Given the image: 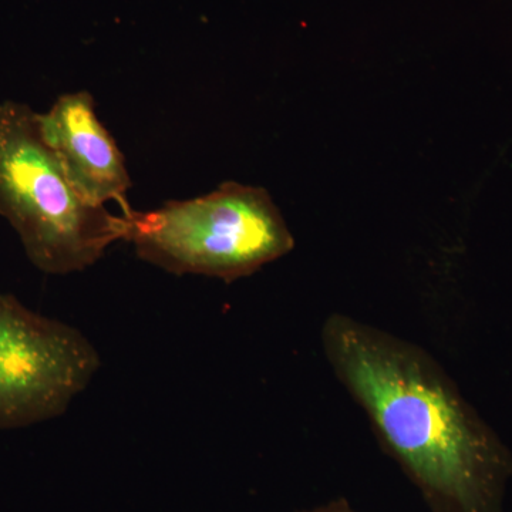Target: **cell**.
<instances>
[{"mask_svg": "<svg viewBox=\"0 0 512 512\" xmlns=\"http://www.w3.org/2000/svg\"><path fill=\"white\" fill-rule=\"evenodd\" d=\"M322 345L380 443L433 512H504L512 454L426 352L332 315Z\"/></svg>", "mask_w": 512, "mask_h": 512, "instance_id": "1", "label": "cell"}, {"mask_svg": "<svg viewBox=\"0 0 512 512\" xmlns=\"http://www.w3.org/2000/svg\"><path fill=\"white\" fill-rule=\"evenodd\" d=\"M138 258L174 275L231 284L282 258L295 239L264 188L227 181L202 197L124 215Z\"/></svg>", "mask_w": 512, "mask_h": 512, "instance_id": "3", "label": "cell"}, {"mask_svg": "<svg viewBox=\"0 0 512 512\" xmlns=\"http://www.w3.org/2000/svg\"><path fill=\"white\" fill-rule=\"evenodd\" d=\"M39 126L84 200L97 207L114 201L123 215L133 212L127 200L131 180L126 161L116 140L97 119L92 94H62L46 113H39Z\"/></svg>", "mask_w": 512, "mask_h": 512, "instance_id": "5", "label": "cell"}, {"mask_svg": "<svg viewBox=\"0 0 512 512\" xmlns=\"http://www.w3.org/2000/svg\"><path fill=\"white\" fill-rule=\"evenodd\" d=\"M0 217L49 275L84 271L126 231L124 215L77 192L42 136L39 113L15 100L0 103Z\"/></svg>", "mask_w": 512, "mask_h": 512, "instance_id": "2", "label": "cell"}, {"mask_svg": "<svg viewBox=\"0 0 512 512\" xmlns=\"http://www.w3.org/2000/svg\"><path fill=\"white\" fill-rule=\"evenodd\" d=\"M100 365L80 330L0 293V430L62 416Z\"/></svg>", "mask_w": 512, "mask_h": 512, "instance_id": "4", "label": "cell"}, {"mask_svg": "<svg viewBox=\"0 0 512 512\" xmlns=\"http://www.w3.org/2000/svg\"><path fill=\"white\" fill-rule=\"evenodd\" d=\"M303 512H356L353 510L352 507H350L348 501L342 500H336L332 501V503L322 505V507L313 508V510L309 511H303Z\"/></svg>", "mask_w": 512, "mask_h": 512, "instance_id": "6", "label": "cell"}]
</instances>
